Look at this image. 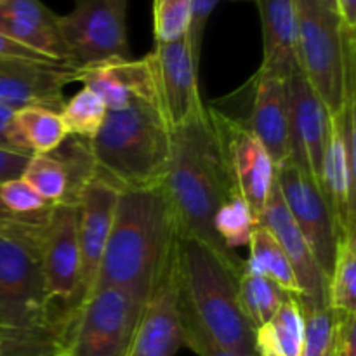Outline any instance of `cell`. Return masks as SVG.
<instances>
[{
  "label": "cell",
  "mask_w": 356,
  "mask_h": 356,
  "mask_svg": "<svg viewBox=\"0 0 356 356\" xmlns=\"http://www.w3.org/2000/svg\"><path fill=\"white\" fill-rule=\"evenodd\" d=\"M256 228V219L249 204L240 191L233 188L214 216V232L226 250L236 254V249L249 245L250 235Z\"/></svg>",
  "instance_id": "cell-29"
},
{
  "label": "cell",
  "mask_w": 356,
  "mask_h": 356,
  "mask_svg": "<svg viewBox=\"0 0 356 356\" xmlns=\"http://www.w3.org/2000/svg\"><path fill=\"white\" fill-rule=\"evenodd\" d=\"M0 148H7L13 149V152L28 153V155H31L26 143H24L23 136L19 134V131H17L16 127V122H14V110L2 106V104H0Z\"/></svg>",
  "instance_id": "cell-37"
},
{
  "label": "cell",
  "mask_w": 356,
  "mask_h": 356,
  "mask_svg": "<svg viewBox=\"0 0 356 356\" xmlns=\"http://www.w3.org/2000/svg\"><path fill=\"white\" fill-rule=\"evenodd\" d=\"M75 82V68L58 63L0 58V104L10 110L28 106L61 111L65 87Z\"/></svg>",
  "instance_id": "cell-16"
},
{
  "label": "cell",
  "mask_w": 356,
  "mask_h": 356,
  "mask_svg": "<svg viewBox=\"0 0 356 356\" xmlns=\"http://www.w3.org/2000/svg\"><path fill=\"white\" fill-rule=\"evenodd\" d=\"M257 3L263 26L264 72L275 73L287 80L298 66L296 56V0H254Z\"/></svg>",
  "instance_id": "cell-22"
},
{
  "label": "cell",
  "mask_w": 356,
  "mask_h": 356,
  "mask_svg": "<svg viewBox=\"0 0 356 356\" xmlns=\"http://www.w3.org/2000/svg\"><path fill=\"white\" fill-rule=\"evenodd\" d=\"M0 204L7 212L21 219H40L51 211L52 204L40 197L21 177L0 184Z\"/></svg>",
  "instance_id": "cell-33"
},
{
  "label": "cell",
  "mask_w": 356,
  "mask_h": 356,
  "mask_svg": "<svg viewBox=\"0 0 356 356\" xmlns=\"http://www.w3.org/2000/svg\"><path fill=\"white\" fill-rule=\"evenodd\" d=\"M305 309V355L337 356L339 353V323L343 313L332 312L329 306H308Z\"/></svg>",
  "instance_id": "cell-31"
},
{
  "label": "cell",
  "mask_w": 356,
  "mask_h": 356,
  "mask_svg": "<svg viewBox=\"0 0 356 356\" xmlns=\"http://www.w3.org/2000/svg\"><path fill=\"white\" fill-rule=\"evenodd\" d=\"M149 54L155 66L163 117L172 131L205 108L198 89V65L186 37L167 44H155Z\"/></svg>",
  "instance_id": "cell-15"
},
{
  "label": "cell",
  "mask_w": 356,
  "mask_h": 356,
  "mask_svg": "<svg viewBox=\"0 0 356 356\" xmlns=\"http://www.w3.org/2000/svg\"><path fill=\"white\" fill-rule=\"evenodd\" d=\"M176 218L162 186L120 190L96 284L115 287L145 306L177 252Z\"/></svg>",
  "instance_id": "cell-2"
},
{
  "label": "cell",
  "mask_w": 356,
  "mask_h": 356,
  "mask_svg": "<svg viewBox=\"0 0 356 356\" xmlns=\"http://www.w3.org/2000/svg\"><path fill=\"white\" fill-rule=\"evenodd\" d=\"M275 176L296 226L305 236L320 271L325 280H329L339 242V232L322 190L291 159L277 167Z\"/></svg>",
  "instance_id": "cell-11"
},
{
  "label": "cell",
  "mask_w": 356,
  "mask_h": 356,
  "mask_svg": "<svg viewBox=\"0 0 356 356\" xmlns=\"http://www.w3.org/2000/svg\"><path fill=\"white\" fill-rule=\"evenodd\" d=\"M2 332H3V329H2V322H0V337H2Z\"/></svg>",
  "instance_id": "cell-42"
},
{
  "label": "cell",
  "mask_w": 356,
  "mask_h": 356,
  "mask_svg": "<svg viewBox=\"0 0 356 356\" xmlns=\"http://www.w3.org/2000/svg\"><path fill=\"white\" fill-rule=\"evenodd\" d=\"M106 113L108 110L101 97L89 87H82L75 96L65 101L59 111L70 138L76 136L86 141L96 138Z\"/></svg>",
  "instance_id": "cell-30"
},
{
  "label": "cell",
  "mask_w": 356,
  "mask_h": 356,
  "mask_svg": "<svg viewBox=\"0 0 356 356\" xmlns=\"http://www.w3.org/2000/svg\"><path fill=\"white\" fill-rule=\"evenodd\" d=\"M56 21L58 14L47 9L40 0L0 2V33L47 56L52 61L72 66Z\"/></svg>",
  "instance_id": "cell-21"
},
{
  "label": "cell",
  "mask_w": 356,
  "mask_h": 356,
  "mask_svg": "<svg viewBox=\"0 0 356 356\" xmlns=\"http://www.w3.org/2000/svg\"><path fill=\"white\" fill-rule=\"evenodd\" d=\"M336 9L344 37L356 42V0H336Z\"/></svg>",
  "instance_id": "cell-40"
},
{
  "label": "cell",
  "mask_w": 356,
  "mask_h": 356,
  "mask_svg": "<svg viewBox=\"0 0 356 356\" xmlns=\"http://www.w3.org/2000/svg\"><path fill=\"white\" fill-rule=\"evenodd\" d=\"M257 356L305 355V309L301 299L289 294L273 318L254 330Z\"/></svg>",
  "instance_id": "cell-23"
},
{
  "label": "cell",
  "mask_w": 356,
  "mask_h": 356,
  "mask_svg": "<svg viewBox=\"0 0 356 356\" xmlns=\"http://www.w3.org/2000/svg\"><path fill=\"white\" fill-rule=\"evenodd\" d=\"M14 122L30 153H54L68 139L59 111L40 106H28L14 111Z\"/></svg>",
  "instance_id": "cell-26"
},
{
  "label": "cell",
  "mask_w": 356,
  "mask_h": 356,
  "mask_svg": "<svg viewBox=\"0 0 356 356\" xmlns=\"http://www.w3.org/2000/svg\"><path fill=\"white\" fill-rule=\"evenodd\" d=\"M219 3V0H193L191 2V19H190V28H188V42H190L191 54L197 65H200V52H202V42H204V33L205 26H207V21L211 17L212 10L216 9V6Z\"/></svg>",
  "instance_id": "cell-35"
},
{
  "label": "cell",
  "mask_w": 356,
  "mask_h": 356,
  "mask_svg": "<svg viewBox=\"0 0 356 356\" xmlns=\"http://www.w3.org/2000/svg\"><path fill=\"white\" fill-rule=\"evenodd\" d=\"M356 106L348 96L329 117V139L322 170V193L332 211L339 236L355 232L356 207Z\"/></svg>",
  "instance_id": "cell-12"
},
{
  "label": "cell",
  "mask_w": 356,
  "mask_h": 356,
  "mask_svg": "<svg viewBox=\"0 0 356 356\" xmlns=\"http://www.w3.org/2000/svg\"><path fill=\"white\" fill-rule=\"evenodd\" d=\"M0 58L26 59V61H38V63H58V61H52V59L47 58V56L40 54V52L33 51V49L24 47L23 44L6 37L3 33H0ZM58 65H61V63H58Z\"/></svg>",
  "instance_id": "cell-39"
},
{
  "label": "cell",
  "mask_w": 356,
  "mask_h": 356,
  "mask_svg": "<svg viewBox=\"0 0 356 356\" xmlns=\"http://www.w3.org/2000/svg\"><path fill=\"white\" fill-rule=\"evenodd\" d=\"M30 155L28 153L13 152V149L0 148V184L9 179L21 177L26 167Z\"/></svg>",
  "instance_id": "cell-38"
},
{
  "label": "cell",
  "mask_w": 356,
  "mask_h": 356,
  "mask_svg": "<svg viewBox=\"0 0 356 356\" xmlns=\"http://www.w3.org/2000/svg\"><path fill=\"white\" fill-rule=\"evenodd\" d=\"M229 177L243 200L249 204L254 219L261 216L275 183L273 160L245 122L218 110L207 108Z\"/></svg>",
  "instance_id": "cell-10"
},
{
  "label": "cell",
  "mask_w": 356,
  "mask_h": 356,
  "mask_svg": "<svg viewBox=\"0 0 356 356\" xmlns=\"http://www.w3.org/2000/svg\"><path fill=\"white\" fill-rule=\"evenodd\" d=\"M75 82L101 97L108 111L124 110L134 101H148L162 108L152 54L143 59L108 61L75 68Z\"/></svg>",
  "instance_id": "cell-19"
},
{
  "label": "cell",
  "mask_w": 356,
  "mask_h": 356,
  "mask_svg": "<svg viewBox=\"0 0 356 356\" xmlns=\"http://www.w3.org/2000/svg\"><path fill=\"white\" fill-rule=\"evenodd\" d=\"M118 193H120V190L115 184H111L110 181L94 172L83 183L79 195H76L80 282L75 309L89 298L94 284H96L101 259H103L104 249H106L108 238H110L111 233V226H113Z\"/></svg>",
  "instance_id": "cell-13"
},
{
  "label": "cell",
  "mask_w": 356,
  "mask_h": 356,
  "mask_svg": "<svg viewBox=\"0 0 356 356\" xmlns=\"http://www.w3.org/2000/svg\"><path fill=\"white\" fill-rule=\"evenodd\" d=\"M179 306L222 348L238 356H257L254 327L238 301L235 271L197 240L179 238L176 256Z\"/></svg>",
  "instance_id": "cell-4"
},
{
  "label": "cell",
  "mask_w": 356,
  "mask_h": 356,
  "mask_svg": "<svg viewBox=\"0 0 356 356\" xmlns=\"http://www.w3.org/2000/svg\"><path fill=\"white\" fill-rule=\"evenodd\" d=\"M0 2H2V0H0Z\"/></svg>",
  "instance_id": "cell-46"
},
{
  "label": "cell",
  "mask_w": 356,
  "mask_h": 356,
  "mask_svg": "<svg viewBox=\"0 0 356 356\" xmlns=\"http://www.w3.org/2000/svg\"><path fill=\"white\" fill-rule=\"evenodd\" d=\"M193 0H153L155 44L181 40L188 35Z\"/></svg>",
  "instance_id": "cell-32"
},
{
  "label": "cell",
  "mask_w": 356,
  "mask_h": 356,
  "mask_svg": "<svg viewBox=\"0 0 356 356\" xmlns=\"http://www.w3.org/2000/svg\"><path fill=\"white\" fill-rule=\"evenodd\" d=\"M320 2L323 3V6L327 7L329 10H332V13L337 14V9H336V0H320Z\"/></svg>",
  "instance_id": "cell-41"
},
{
  "label": "cell",
  "mask_w": 356,
  "mask_h": 356,
  "mask_svg": "<svg viewBox=\"0 0 356 356\" xmlns=\"http://www.w3.org/2000/svg\"><path fill=\"white\" fill-rule=\"evenodd\" d=\"M298 66L329 115L341 110L355 80L356 42L343 33L341 19L320 0H296Z\"/></svg>",
  "instance_id": "cell-5"
},
{
  "label": "cell",
  "mask_w": 356,
  "mask_h": 356,
  "mask_svg": "<svg viewBox=\"0 0 356 356\" xmlns=\"http://www.w3.org/2000/svg\"><path fill=\"white\" fill-rule=\"evenodd\" d=\"M0 322L2 334L56 343L54 312L42 273L38 243L0 233Z\"/></svg>",
  "instance_id": "cell-6"
},
{
  "label": "cell",
  "mask_w": 356,
  "mask_h": 356,
  "mask_svg": "<svg viewBox=\"0 0 356 356\" xmlns=\"http://www.w3.org/2000/svg\"><path fill=\"white\" fill-rule=\"evenodd\" d=\"M176 218L179 238L197 240L236 273L245 261L225 249L214 232V216L235 188L207 106L172 129L170 160L162 183Z\"/></svg>",
  "instance_id": "cell-1"
},
{
  "label": "cell",
  "mask_w": 356,
  "mask_h": 356,
  "mask_svg": "<svg viewBox=\"0 0 356 356\" xmlns=\"http://www.w3.org/2000/svg\"><path fill=\"white\" fill-rule=\"evenodd\" d=\"M0 233H3V229H2V228H0Z\"/></svg>",
  "instance_id": "cell-45"
},
{
  "label": "cell",
  "mask_w": 356,
  "mask_h": 356,
  "mask_svg": "<svg viewBox=\"0 0 356 356\" xmlns=\"http://www.w3.org/2000/svg\"><path fill=\"white\" fill-rule=\"evenodd\" d=\"M327 306L343 315H356V235L339 236L334 266L327 280Z\"/></svg>",
  "instance_id": "cell-25"
},
{
  "label": "cell",
  "mask_w": 356,
  "mask_h": 356,
  "mask_svg": "<svg viewBox=\"0 0 356 356\" xmlns=\"http://www.w3.org/2000/svg\"><path fill=\"white\" fill-rule=\"evenodd\" d=\"M21 179L26 181L49 204L72 200V174L56 153H31Z\"/></svg>",
  "instance_id": "cell-28"
},
{
  "label": "cell",
  "mask_w": 356,
  "mask_h": 356,
  "mask_svg": "<svg viewBox=\"0 0 356 356\" xmlns=\"http://www.w3.org/2000/svg\"><path fill=\"white\" fill-rule=\"evenodd\" d=\"M179 309L183 322V346L190 348L197 356H238L216 343L181 306Z\"/></svg>",
  "instance_id": "cell-34"
},
{
  "label": "cell",
  "mask_w": 356,
  "mask_h": 356,
  "mask_svg": "<svg viewBox=\"0 0 356 356\" xmlns=\"http://www.w3.org/2000/svg\"><path fill=\"white\" fill-rule=\"evenodd\" d=\"M287 97L289 159L322 190L330 115L299 68L287 79Z\"/></svg>",
  "instance_id": "cell-14"
},
{
  "label": "cell",
  "mask_w": 356,
  "mask_h": 356,
  "mask_svg": "<svg viewBox=\"0 0 356 356\" xmlns=\"http://www.w3.org/2000/svg\"><path fill=\"white\" fill-rule=\"evenodd\" d=\"M285 294L275 282L261 275L250 273L242 268L238 275V301L243 315L254 330L273 318L275 313L284 305Z\"/></svg>",
  "instance_id": "cell-27"
},
{
  "label": "cell",
  "mask_w": 356,
  "mask_h": 356,
  "mask_svg": "<svg viewBox=\"0 0 356 356\" xmlns=\"http://www.w3.org/2000/svg\"><path fill=\"white\" fill-rule=\"evenodd\" d=\"M143 306L115 287H101L70 315L56 339L58 356H127Z\"/></svg>",
  "instance_id": "cell-7"
},
{
  "label": "cell",
  "mask_w": 356,
  "mask_h": 356,
  "mask_svg": "<svg viewBox=\"0 0 356 356\" xmlns=\"http://www.w3.org/2000/svg\"><path fill=\"white\" fill-rule=\"evenodd\" d=\"M249 250V259H245L243 263V268L247 271L270 278L285 294L301 298V289H299L291 261L287 259L277 240L263 226L254 228L252 235H250Z\"/></svg>",
  "instance_id": "cell-24"
},
{
  "label": "cell",
  "mask_w": 356,
  "mask_h": 356,
  "mask_svg": "<svg viewBox=\"0 0 356 356\" xmlns=\"http://www.w3.org/2000/svg\"><path fill=\"white\" fill-rule=\"evenodd\" d=\"M127 0H75L58 16V31L73 68L131 59L127 40Z\"/></svg>",
  "instance_id": "cell-8"
},
{
  "label": "cell",
  "mask_w": 356,
  "mask_h": 356,
  "mask_svg": "<svg viewBox=\"0 0 356 356\" xmlns=\"http://www.w3.org/2000/svg\"><path fill=\"white\" fill-rule=\"evenodd\" d=\"M87 145L97 176L118 190H146L165 179L172 131L159 104L134 101L124 110L108 111Z\"/></svg>",
  "instance_id": "cell-3"
},
{
  "label": "cell",
  "mask_w": 356,
  "mask_h": 356,
  "mask_svg": "<svg viewBox=\"0 0 356 356\" xmlns=\"http://www.w3.org/2000/svg\"><path fill=\"white\" fill-rule=\"evenodd\" d=\"M47 216L40 219H21L10 214V212H7L3 209V205L0 204V228L3 229V235L38 242V235H40V229L44 226Z\"/></svg>",
  "instance_id": "cell-36"
},
{
  "label": "cell",
  "mask_w": 356,
  "mask_h": 356,
  "mask_svg": "<svg viewBox=\"0 0 356 356\" xmlns=\"http://www.w3.org/2000/svg\"><path fill=\"white\" fill-rule=\"evenodd\" d=\"M256 226H263L291 261L301 289L299 299L308 306H327V280L282 198L277 176Z\"/></svg>",
  "instance_id": "cell-18"
},
{
  "label": "cell",
  "mask_w": 356,
  "mask_h": 356,
  "mask_svg": "<svg viewBox=\"0 0 356 356\" xmlns=\"http://www.w3.org/2000/svg\"><path fill=\"white\" fill-rule=\"evenodd\" d=\"M337 356H346V355H344V353H341V351H339V353H337Z\"/></svg>",
  "instance_id": "cell-44"
},
{
  "label": "cell",
  "mask_w": 356,
  "mask_h": 356,
  "mask_svg": "<svg viewBox=\"0 0 356 356\" xmlns=\"http://www.w3.org/2000/svg\"><path fill=\"white\" fill-rule=\"evenodd\" d=\"M0 356H6V353L2 351V348H0Z\"/></svg>",
  "instance_id": "cell-43"
},
{
  "label": "cell",
  "mask_w": 356,
  "mask_h": 356,
  "mask_svg": "<svg viewBox=\"0 0 356 356\" xmlns=\"http://www.w3.org/2000/svg\"><path fill=\"white\" fill-rule=\"evenodd\" d=\"M247 127L261 141L275 167L289 159V97L287 80L257 70L254 80L252 110Z\"/></svg>",
  "instance_id": "cell-20"
},
{
  "label": "cell",
  "mask_w": 356,
  "mask_h": 356,
  "mask_svg": "<svg viewBox=\"0 0 356 356\" xmlns=\"http://www.w3.org/2000/svg\"><path fill=\"white\" fill-rule=\"evenodd\" d=\"M38 257L59 336L79 296V209L75 200L52 204L38 236Z\"/></svg>",
  "instance_id": "cell-9"
},
{
  "label": "cell",
  "mask_w": 356,
  "mask_h": 356,
  "mask_svg": "<svg viewBox=\"0 0 356 356\" xmlns=\"http://www.w3.org/2000/svg\"><path fill=\"white\" fill-rule=\"evenodd\" d=\"M177 256V252H176ZM183 346L176 257L163 271L143 306L138 329L127 356H176Z\"/></svg>",
  "instance_id": "cell-17"
}]
</instances>
